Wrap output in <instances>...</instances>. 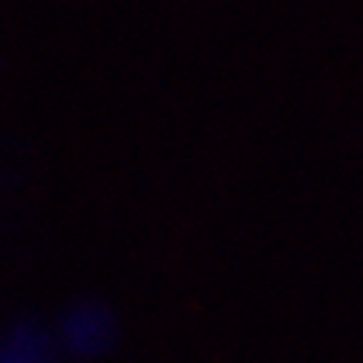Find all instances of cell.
<instances>
[{"label":"cell","instance_id":"1","mask_svg":"<svg viewBox=\"0 0 363 363\" xmlns=\"http://www.w3.org/2000/svg\"><path fill=\"white\" fill-rule=\"evenodd\" d=\"M0 363H59L51 345L32 332H16L0 340Z\"/></svg>","mask_w":363,"mask_h":363}]
</instances>
